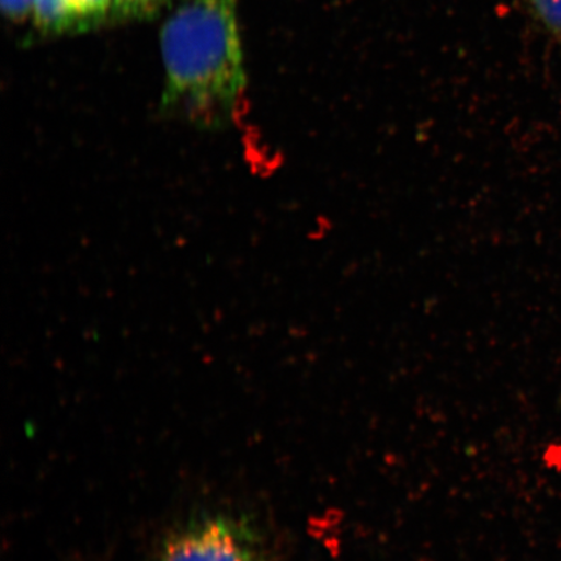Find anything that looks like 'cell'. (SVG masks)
<instances>
[{
    "instance_id": "5",
    "label": "cell",
    "mask_w": 561,
    "mask_h": 561,
    "mask_svg": "<svg viewBox=\"0 0 561 561\" xmlns=\"http://www.w3.org/2000/svg\"><path fill=\"white\" fill-rule=\"evenodd\" d=\"M114 0H69L77 26L93 24L112 12Z\"/></svg>"
},
{
    "instance_id": "6",
    "label": "cell",
    "mask_w": 561,
    "mask_h": 561,
    "mask_svg": "<svg viewBox=\"0 0 561 561\" xmlns=\"http://www.w3.org/2000/svg\"><path fill=\"white\" fill-rule=\"evenodd\" d=\"M529 4L545 30L561 37V0H529Z\"/></svg>"
},
{
    "instance_id": "2",
    "label": "cell",
    "mask_w": 561,
    "mask_h": 561,
    "mask_svg": "<svg viewBox=\"0 0 561 561\" xmlns=\"http://www.w3.org/2000/svg\"><path fill=\"white\" fill-rule=\"evenodd\" d=\"M159 561H255L245 531L229 520H208L168 539Z\"/></svg>"
},
{
    "instance_id": "1",
    "label": "cell",
    "mask_w": 561,
    "mask_h": 561,
    "mask_svg": "<svg viewBox=\"0 0 561 561\" xmlns=\"http://www.w3.org/2000/svg\"><path fill=\"white\" fill-rule=\"evenodd\" d=\"M160 50L161 114L199 130L228 128L245 89L236 0H186L161 27Z\"/></svg>"
},
{
    "instance_id": "4",
    "label": "cell",
    "mask_w": 561,
    "mask_h": 561,
    "mask_svg": "<svg viewBox=\"0 0 561 561\" xmlns=\"http://www.w3.org/2000/svg\"><path fill=\"white\" fill-rule=\"evenodd\" d=\"M170 0H114L112 15L125 20H140L157 15Z\"/></svg>"
},
{
    "instance_id": "3",
    "label": "cell",
    "mask_w": 561,
    "mask_h": 561,
    "mask_svg": "<svg viewBox=\"0 0 561 561\" xmlns=\"http://www.w3.org/2000/svg\"><path fill=\"white\" fill-rule=\"evenodd\" d=\"M33 21L41 32L65 33L77 26L69 0H35Z\"/></svg>"
},
{
    "instance_id": "7",
    "label": "cell",
    "mask_w": 561,
    "mask_h": 561,
    "mask_svg": "<svg viewBox=\"0 0 561 561\" xmlns=\"http://www.w3.org/2000/svg\"><path fill=\"white\" fill-rule=\"evenodd\" d=\"M7 18L13 23H23L33 16L35 0H0Z\"/></svg>"
}]
</instances>
